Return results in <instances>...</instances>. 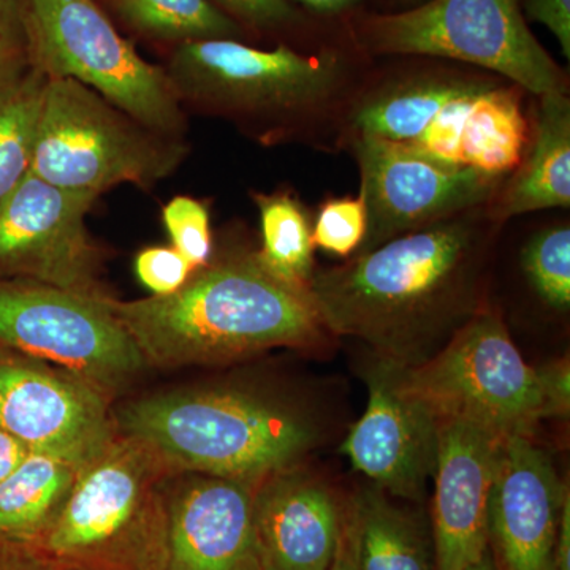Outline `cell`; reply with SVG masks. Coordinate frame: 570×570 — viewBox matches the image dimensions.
Instances as JSON below:
<instances>
[{"label": "cell", "mask_w": 570, "mask_h": 570, "mask_svg": "<svg viewBox=\"0 0 570 570\" xmlns=\"http://www.w3.org/2000/svg\"><path fill=\"white\" fill-rule=\"evenodd\" d=\"M459 214L314 273L311 298L332 336L401 367L422 365L485 302L489 227Z\"/></svg>", "instance_id": "cell-1"}, {"label": "cell", "mask_w": 570, "mask_h": 570, "mask_svg": "<svg viewBox=\"0 0 570 570\" xmlns=\"http://www.w3.org/2000/svg\"><path fill=\"white\" fill-rule=\"evenodd\" d=\"M145 362H234L276 347L324 348L332 340L307 288L269 273L257 254L195 269L181 288L135 302L108 298Z\"/></svg>", "instance_id": "cell-2"}, {"label": "cell", "mask_w": 570, "mask_h": 570, "mask_svg": "<svg viewBox=\"0 0 570 570\" xmlns=\"http://www.w3.org/2000/svg\"><path fill=\"white\" fill-rule=\"evenodd\" d=\"M119 425L168 469L253 485L302 466L325 439L313 409L247 389L145 397Z\"/></svg>", "instance_id": "cell-3"}, {"label": "cell", "mask_w": 570, "mask_h": 570, "mask_svg": "<svg viewBox=\"0 0 570 570\" xmlns=\"http://www.w3.org/2000/svg\"><path fill=\"white\" fill-rule=\"evenodd\" d=\"M167 471L140 442L112 438L80 469L55 519L22 547L58 570H163Z\"/></svg>", "instance_id": "cell-4"}, {"label": "cell", "mask_w": 570, "mask_h": 570, "mask_svg": "<svg viewBox=\"0 0 570 570\" xmlns=\"http://www.w3.org/2000/svg\"><path fill=\"white\" fill-rule=\"evenodd\" d=\"M183 138L167 137L70 78H48L32 174L71 193L99 197L115 186H154L178 170Z\"/></svg>", "instance_id": "cell-5"}, {"label": "cell", "mask_w": 570, "mask_h": 570, "mask_svg": "<svg viewBox=\"0 0 570 570\" xmlns=\"http://www.w3.org/2000/svg\"><path fill=\"white\" fill-rule=\"evenodd\" d=\"M22 6L36 69L81 82L142 126L183 138L186 116L167 71L146 62L94 0Z\"/></svg>", "instance_id": "cell-6"}, {"label": "cell", "mask_w": 570, "mask_h": 570, "mask_svg": "<svg viewBox=\"0 0 570 570\" xmlns=\"http://www.w3.org/2000/svg\"><path fill=\"white\" fill-rule=\"evenodd\" d=\"M393 367L397 385L439 420H468L502 439L535 436V428L547 420L538 367L524 362L504 321L489 305L422 365Z\"/></svg>", "instance_id": "cell-7"}, {"label": "cell", "mask_w": 570, "mask_h": 570, "mask_svg": "<svg viewBox=\"0 0 570 570\" xmlns=\"http://www.w3.org/2000/svg\"><path fill=\"white\" fill-rule=\"evenodd\" d=\"M167 71L179 100L234 118L287 121L336 99L344 82L337 52L261 50L238 40L187 41Z\"/></svg>", "instance_id": "cell-8"}, {"label": "cell", "mask_w": 570, "mask_h": 570, "mask_svg": "<svg viewBox=\"0 0 570 570\" xmlns=\"http://www.w3.org/2000/svg\"><path fill=\"white\" fill-rule=\"evenodd\" d=\"M360 37L374 55L453 59L539 97L566 94L564 73L528 28L521 0H430L401 13L371 14Z\"/></svg>", "instance_id": "cell-9"}, {"label": "cell", "mask_w": 570, "mask_h": 570, "mask_svg": "<svg viewBox=\"0 0 570 570\" xmlns=\"http://www.w3.org/2000/svg\"><path fill=\"white\" fill-rule=\"evenodd\" d=\"M108 298L0 281V343L50 360L104 393L121 387L145 358Z\"/></svg>", "instance_id": "cell-10"}, {"label": "cell", "mask_w": 570, "mask_h": 570, "mask_svg": "<svg viewBox=\"0 0 570 570\" xmlns=\"http://www.w3.org/2000/svg\"><path fill=\"white\" fill-rule=\"evenodd\" d=\"M366 208L358 254L409 232L479 208L497 197L505 176L439 160L377 138L355 135Z\"/></svg>", "instance_id": "cell-11"}, {"label": "cell", "mask_w": 570, "mask_h": 570, "mask_svg": "<svg viewBox=\"0 0 570 570\" xmlns=\"http://www.w3.org/2000/svg\"><path fill=\"white\" fill-rule=\"evenodd\" d=\"M97 198L52 186L31 171L0 204V275L108 296L100 287L99 249L86 228Z\"/></svg>", "instance_id": "cell-12"}, {"label": "cell", "mask_w": 570, "mask_h": 570, "mask_svg": "<svg viewBox=\"0 0 570 570\" xmlns=\"http://www.w3.org/2000/svg\"><path fill=\"white\" fill-rule=\"evenodd\" d=\"M365 367L366 411L340 452L390 497L422 504L436 469L439 419L397 385L392 363L373 355Z\"/></svg>", "instance_id": "cell-13"}, {"label": "cell", "mask_w": 570, "mask_h": 570, "mask_svg": "<svg viewBox=\"0 0 570 570\" xmlns=\"http://www.w3.org/2000/svg\"><path fill=\"white\" fill-rule=\"evenodd\" d=\"M0 430L31 452L85 466L112 439L102 390L71 374L0 363Z\"/></svg>", "instance_id": "cell-14"}, {"label": "cell", "mask_w": 570, "mask_h": 570, "mask_svg": "<svg viewBox=\"0 0 570 570\" xmlns=\"http://www.w3.org/2000/svg\"><path fill=\"white\" fill-rule=\"evenodd\" d=\"M569 493L535 436L502 439L489 512V550L498 570H553Z\"/></svg>", "instance_id": "cell-15"}, {"label": "cell", "mask_w": 570, "mask_h": 570, "mask_svg": "<svg viewBox=\"0 0 570 570\" xmlns=\"http://www.w3.org/2000/svg\"><path fill=\"white\" fill-rule=\"evenodd\" d=\"M502 438L460 419H441L431 502L436 570H468L489 553V512Z\"/></svg>", "instance_id": "cell-16"}, {"label": "cell", "mask_w": 570, "mask_h": 570, "mask_svg": "<svg viewBox=\"0 0 570 570\" xmlns=\"http://www.w3.org/2000/svg\"><path fill=\"white\" fill-rule=\"evenodd\" d=\"M346 504L347 497L303 464L262 480L253 502L261 570H330Z\"/></svg>", "instance_id": "cell-17"}, {"label": "cell", "mask_w": 570, "mask_h": 570, "mask_svg": "<svg viewBox=\"0 0 570 570\" xmlns=\"http://www.w3.org/2000/svg\"><path fill=\"white\" fill-rule=\"evenodd\" d=\"M255 487L197 474L167 491L163 570H261L253 523Z\"/></svg>", "instance_id": "cell-18"}, {"label": "cell", "mask_w": 570, "mask_h": 570, "mask_svg": "<svg viewBox=\"0 0 570 570\" xmlns=\"http://www.w3.org/2000/svg\"><path fill=\"white\" fill-rule=\"evenodd\" d=\"M502 184L490 219L570 205V102L564 92L540 96L538 121L527 159Z\"/></svg>", "instance_id": "cell-19"}, {"label": "cell", "mask_w": 570, "mask_h": 570, "mask_svg": "<svg viewBox=\"0 0 570 570\" xmlns=\"http://www.w3.org/2000/svg\"><path fill=\"white\" fill-rule=\"evenodd\" d=\"M360 570H436L430 519L367 483L348 497Z\"/></svg>", "instance_id": "cell-20"}, {"label": "cell", "mask_w": 570, "mask_h": 570, "mask_svg": "<svg viewBox=\"0 0 570 570\" xmlns=\"http://www.w3.org/2000/svg\"><path fill=\"white\" fill-rule=\"evenodd\" d=\"M80 469L48 453L29 452L0 482V540L32 542L62 508Z\"/></svg>", "instance_id": "cell-21"}, {"label": "cell", "mask_w": 570, "mask_h": 570, "mask_svg": "<svg viewBox=\"0 0 570 570\" xmlns=\"http://www.w3.org/2000/svg\"><path fill=\"white\" fill-rule=\"evenodd\" d=\"M530 134L515 89L491 81L461 141L460 164L505 176L519 167Z\"/></svg>", "instance_id": "cell-22"}, {"label": "cell", "mask_w": 570, "mask_h": 570, "mask_svg": "<svg viewBox=\"0 0 570 570\" xmlns=\"http://www.w3.org/2000/svg\"><path fill=\"white\" fill-rule=\"evenodd\" d=\"M47 81L33 66L0 81V204L31 174Z\"/></svg>", "instance_id": "cell-23"}, {"label": "cell", "mask_w": 570, "mask_h": 570, "mask_svg": "<svg viewBox=\"0 0 570 570\" xmlns=\"http://www.w3.org/2000/svg\"><path fill=\"white\" fill-rule=\"evenodd\" d=\"M261 212L264 246L257 253L269 273L307 288L314 275L313 232L302 205L288 193L254 195Z\"/></svg>", "instance_id": "cell-24"}, {"label": "cell", "mask_w": 570, "mask_h": 570, "mask_svg": "<svg viewBox=\"0 0 570 570\" xmlns=\"http://www.w3.org/2000/svg\"><path fill=\"white\" fill-rule=\"evenodd\" d=\"M116 10L130 28L165 41L232 39L243 36L234 18L212 0H115Z\"/></svg>", "instance_id": "cell-25"}, {"label": "cell", "mask_w": 570, "mask_h": 570, "mask_svg": "<svg viewBox=\"0 0 570 570\" xmlns=\"http://www.w3.org/2000/svg\"><path fill=\"white\" fill-rule=\"evenodd\" d=\"M521 266L535 294L550 307L570 306V228H547L530 239L521 253Z\"/></svg>", "instance_id": "cell-26"}, {"label": "cell", "mask_w": 570, "mask_h": 570, "mask_svg": "<svg viewBox=\"0 0 570 570\" xmlns=\"http://www.w3.org/2000/svg\"><path fill=\"white\" fill-rule=\"evenodd\" d=\"M163 219L171 246L193 265L204 268L212 257V224L205 204L193 197L179 195L164 206Z\"/></svg>", "instance_id": "cell-27"}, {"label": "cell", "mask_w": 570, "mask_h": 570, "mask_svg": "<svg viewBox=\"0 0 570 570\" xmlns=\"http://www.w3.org/2000/svg\"><path fill=\"white\" fill-rule=\"evenodd\" d=\"M366 236V208L362 198L326 202L313 230L314 246L346 257L358 250Z\"/></svg>", "instance_id": "cell-28"}, {"label": "cell", "mask_w": 570, "mask_h": 570, "mask_svg": "<svg viewBox=\"0 0 570 570\" xmlns=\"http://www.w3.org/2000/svg\"><path fill=\"white\" fill-rule=\"evenodd\" d=\"M195 269L174 246L142 249L135 261L138 279L153 295H168L181 288Z\"/></svg>", "instance_id": "cell-29"}, {"label": "cell", "mask_w": 570, "mask_h": 570, "mask_svg": "<svg viewBox=\"0 0 570 570\" xmlns=\"http://www.w3.org/2000/svg\"><path fill=\"white\" fill-rule=\"evenodd\" d=\"M22 0H0V81L31 67Z\"/></svg>", "instance_id": "cell-30"}, {"label": "cell", "mask_w": 570, "mask_h": 570, "mask_svg": "<svg viewBox=\"0 0 570 570\" xmlns=\"http://www.w3.org/2000/svg\"><path fill=\"white\" fill-rule=\"evenodd\" d=\"M217 9L255 28H279L295 20V10L287 0H212Z\"/></svg>", "instance_id": "cell-31"}, {"label": "cell", "mask_w": 570, "mask_h": 570, "mask_svg": "<svg viewBox=\"0 0 570 570\" xmlns=\"http://www.w3.org/2000/svg\"><path fill=\"white\" fill-rule=\"evenodd\" d=\"M546 397L547 419H568L570 411L569 358L557 360L538 367Z\"/></svg>", "instance_id": "cell-32"}, {"label": "cell", "mask_w": 570, "mask_h": 570, "mask_svg": "<svg viewBox=\"0 0 570 570\" xmlns=\"http://www.w3.org/2000/svg\"><path fill=\"white\" fill-rule=\"evenodd\" d=\"M531 20L540 22L560 43L562 55L570 59V0H524Z\"/></svg>", "instance_id": "cell-33"}, {"label": "cell", "mask_w": 570, "mask_h": 570, "mask_svg": "<svg viewBox=\"0 0 570 570\" xmlns=\"http://www.w3.org/2000/svg\"><path fill=\"white\" fill-rule=\"evenodd\" d=\"M330 570H360L358 566V539H356V523L351 501L346 504L343 532H341L340 546Z\"/></svg>", "instance_id": "cell-34"}, {"label": "cell", "mask_w": 570, "mask_h": 570, "mask_svg": "<svg viewBox=\"0 0 570 570\" xmlns=\"http://www.w3.org/2000/svg\"><path fill=\"white\" fill-rule=\"evenodd\" d=\"M0 570H58L20 543L0 540Z\"/></svg>", "instance_id": "cell-35"}, {"label": "cell", "mask_w": 570, "mask_h": 570, "mask_svg": "<svg viewBox=\"0 0 570 570\" xmlns=\"http://www.w3.org/2000/svg\"><path fill=\"white\" fill-rule=\"evenodd\" d=\"M31 452L17 438L0 430V482L14 471Z\"/></svg>", "instance_id": "cell-36"}, {"label": "cell", "mask_w": 570, "mask_h": 570, "mask_svg": "<svg viewBox=\"0 0 570 570\" xmlns=\"http://www.w3.org/2000/svg\"><path fill=\"white\" fill-rule=\"evenodd\" d=\"M553 570H570V493L564 499L554 540Z\"/></svg>", "instance_id": "cell-37"}, {"label": "cell", "mask_w": 570, "mask_h": 570, "mask_svg": "<svg viewBox=\"0 0 570 570\" xmlns=\"http://www.w3.org/2000/svg\"><path fill=\"white\" fill-rule=\"evenodd\" d=\"M307 9L322 14H337L351 10L360 0H296Z\"/></svg>", "instance_id": "cell-38"}, {"label": "cell", "mask_w": 570, "mask_h": 570, "mask_svg": "<svg viewBox=\"0 0 570 570\" xmlns=\"http://www.w3.org/2000/svg\"><path fill=\"white\" fill-rule=\"evenodd\" d=\"M468 570H498L497 564H494L493 558H491L490 550L485 557L482 558L479 562H475L474 566H471Z\"/></svg>", "instance_id": "cell-39"}]
</instances>
